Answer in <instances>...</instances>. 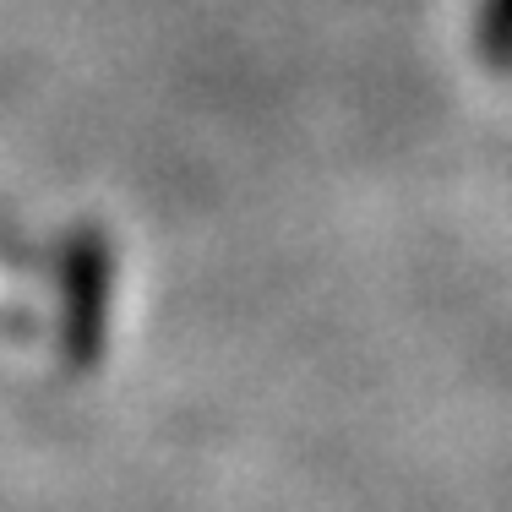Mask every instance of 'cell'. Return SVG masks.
<instances>
[{"label": "cell", "mask_w": 512, "mask_h": 512, "mask_svg": "<svg viewBox=\"0 0 512 512\" xmlns=\"http://www.w3.org/2000/svg\"><path fill=\"white\" fill-rule=\"evenodd\" d=\"M491 39L512 44V0H496V22H491Z\"/></svg>", "instance_id": "1"}]
</instances>
